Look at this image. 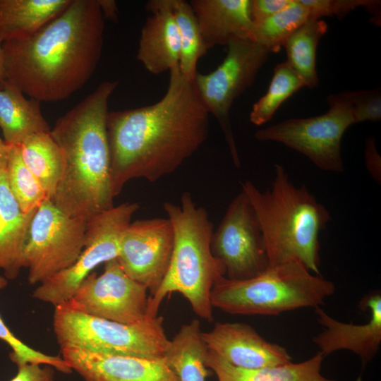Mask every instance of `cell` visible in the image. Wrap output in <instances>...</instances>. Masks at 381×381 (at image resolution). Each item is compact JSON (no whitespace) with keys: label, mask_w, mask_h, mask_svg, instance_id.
Wrapping results in <instances>:
<instances>
[{"label":"cell","mask_w":381,"mask_h":381,"mask_svg":"<svg viewBox=\"0 0 381 381\" xmlns=\"http://www.w3.org/2000/svg\"><path fill=\"white\" fill-rule=\"evenodd\" d=\"M103 18L116 22L118 20V7L114 0H97Z\"/></svg>","instance_id":"cell-37"},{"label":"cell","mask_w":381,"mask_h":381,"mask_svg":"<svg viewBox=\"0 0 381 381\" xmlns=\"http://www.w3.org/2000/svg\"><path fill=\"white\" fill-rule=\"evenodd\" d=\"M329 110L324 114L303 119H290L258 130L260 141H276L303 154L319 169L342 172L341 140L354 121L345 99L329 95Z\"/></svg>","instance_id":"cell-10"},{"label":"cell","mask_w":381,"mask_h":381,"mask_svg":"<svg viewBox=\"0 0 381 381\" xmlns=\"http://www.w3.org/2000/svg\"><path fill=\"white\" fill-rule=\"evenodd\" d=\"M292 0H250V16L253 23L262 21L282 11Z\"/></svg>","instance_id":"cell-35"},{"label":"cell","mask_w":381,"mask_h":381,"mask_svg":"<svg viewBox=\"0 0 381 381\" xmlns=\"http://www.w3.org/2000/svg\"><path fill=\"white\" fill-rule=\"evenodd\" d=\"M18 145L24 163L52 199L64 169L61 148L50 132L32 135Z\"/></svg>","instance_id":"cell-25"},{"label":"cell","mask_w":381,"mask_h":381,"mask_svg":"<svg viewBox=\"0 0 381 381\" xmlns=\"http://www.w3.org/2000/svg\"><path fill=\"white\" fill-rule=\"evenodd\" d=\"M8 151V145L0 138V167H4L6 164Z\"/></svg>","instance_id":"cell-38"},{"label":"cell","mask_w":381,"mask_h":381,"mask_svg":"<svg viewBox=\"0 0 381 381\" xmlns=\"http://www.w3.org/2000/svg\"><path fill=\"white\" fill-rule=\"evenodd\" d=\"M201 334L200 322L194 319L169 340L164 358L178 381H205L207 348Z\"/></svg>","instance_id":"cell-24"},{"label":"cell","mask_w":381,"mask_h":381,"mask_svg":"<svg viewBox=\"0 0 381 381\" xmlns=\"http://www.w3.org/2000/svg\"><path fill=\"white\" fill-rule=\"evenodd\" d=\"M118 85L103 81L50 130L64 158L51 200L70 217L88 220L114 206L107 121L109 99Z\"/></svg>","instance_id":"cell-3"},{"label":"cell","mask_w":381,"mask_h":381,"mask_svg":"<svg viewBox=\"0 0 381 381\" xmlns=\"http://www.w3.org/2000/svg\"><path fill=\"white\" fill-rule=\"evenodd\" d=\"M6 80L4 52L2 44H0V88L4 86Z\"/></svg>","instance_id":"cell-39"},{"label":"cell","mask_w":381,"mask_h":381,"mask_svg":"<svg viewBox=\"0 0 381 381\" xmlns=\"http://www.w3.org/2000/svg\"><path fill=\"white\" fill-rule=\"evenodd\" d=\"M147 288L130 278L117 259L104 263L97 276L90 274L69 301L92 316L123 324H136L146 319Z\"/></svg>","instance_id":"cell-13"},{"label":"cell","mask_w":381,"mask_h":381,"mask_svg":"<svg viewBox=\"0 0 381 381\" xmlns=\"http://www.w3.org/2000/svg\"><path fill=\"white\" fill-rule=\"evenodd\" d=\"M72 0H0V44L34 35Z\"/></svg>","instance_id":"cell-23"},{"label":"cell","mask_w":381,"mask_h":381,"mask_svg":"<svg viewBox=\"0 0 381 381\" xmlns=\"http://www.w3.org/2000/svg\"><path fill=\"white\" fill-rule=\"evenodd\" d=\"M139 207L124 202L87 220L85 246L75 263L40 283L32 297L54 307L71 299L96 267L118 258L122 234Z\"/></svg>","instance_id":"cell-8"},{"label":"cell","mask_w":381,"mask_h":381,"mask_svg":"<svg viewBox=\"0 0 381 381\" xmlns=\"http://www.w3.org/2000/svg\"><path fill=\"white\" fill-rule=\"evenodd\" d=\"M241 187L259 220L269 267L297 260L320 275L319 234L331 219L327 208L305 185L296 187L279 164L271 189L262 192L248 180Z\"/></svg>","instance_id":"cell-4"},{"label":"cell","mask_w":381,"mask_h":381,"mask_svg":"<svg viewBox=\"0 0 381 381\" xmlns=\"http://www.w3.org/2000/svg\"><path fill=\"white\" fill-rule=\"evenodd\" d=\"M360 306L370 311L369 320L362 325L339 321L320 306L314 308L323 329L313 341L324 357L339 350L351 351L360 358L364 368L375 356L381 344V294L365 296Z\"/></svg>","instance_id":"cell-17"},{"label":"cell","mask_w":381,"mask_h":381,"mask_svg":"<svg viewBox=\"0 0 381 381\" xmlns=\"http://www.w3.org/2000/svg\"><path fill=\"white\" fill-rule=\"evenodd\" d=\"M334 291L332 282L311 274L301 262L293 260L269 267L248 279L222 277L212 288L210 301L212 308L230 314L277 315L319 307Z\"/></svg>","instance_id":"cell-6"},{"label":"cell","mask_w":381,"mask_h":381,"mask_svg":"<svg viewBox=\"0 0 381 381\" xmlns=\"http://www.w3.org/2000/svg\"><path fill=\"white\" fill-rule=\"evenodd\" d=\"M324 358L318 351L300 363L248 369L229 363L207 349L205 364L215 373L217 381H337L321 374Z\"/></svg>","instance_id":"cell-21"},{"label":"cell","mask_w":381,"mask_h":381,"mask_svg":"<svg viewBox=\"0 0 381 381\" xmlns=\"http://www.w3.org/2000/svg\"><path fill=\"white\" fill-rule=\"evenodd\" d=\"M201 336L209 350L238 368L256 369L291 362L286 348L267 341L245 323L217 322Z\"/></svg>","instance_id":"cell-15"},{"label":"cell","mask_w":381,"mask_h":381,"mask_svg":"<svg viewBox=\"0 0 381 381\" xmlns=\"http://www.w3.org/2000/svg\"><path fill=\"white\" fill-rule=\"evenodd\" d=\"M6 285V278L0 275V289H4ZM0 339L5 341L11 348L10 358L17 366L25 363L48 365L65 374H70L73 372L70 365L62 356H51L42 353L30 347L16 337L6 325L1 316Z\"/></svg>","instance_id":"cell-31"},{"label":"cell","mask_w":381,"mask_h":381,"mask_svg":"<svg viewBox=\"0 0 381 381\" xmlns=\"http://www.w3.org/2000/svg\"><path fill=\"white\" fill-rule=\"evenodd\" d=\"M340 94L351 109L354 123L380 120L381 93L380 89L349 91Z\"/></svg>","instance_id":"cell-33"},{"label":"cell","mask_w":381,"mask_h":381,"mask_svg":"<svg viewBox=\"0 0 381 381\" xmlns=\"http://www.w3.org/2000/svg\"><path fill=\"white\" fill-rule=\"evenodd\" d=\"M62 358L85 381H178L164 357L140 358L61 348Z\"/></svg>","instance_id":"cell-16"},{"label":"cell","mask_w":381,"mask_h":381,"mask_svg":"<svg viewBox=\"0 0 381 381\" xmlns=\"http://www.w3.org/2000/svg\"><path fill=\"white\" fill-rule=\"evenodd\" d=\"M36 210H21L8 186L6 166L0 167V269L6 279H16L25 267L24 247Z\"/></svg>","instance_id":"cell-20"},{"label":"cell","mask_w":381,"mask_h":381,"mask_svg":"<svg viewBox=\"0 0 381 381\" xmlns=\"http://www.w3.org/2000/svg\"><path fill=\"white\" fill-rule=\"evenodd\" d=\"M327 24L320 19L310 18L284 43L286 61L301 78L304 87H316V50L320 38L327 32Z\"/></svg>","instance_id":"cell-26"},{"label":"cell","mask_w":381,"mask_h":381,"mask_svg":"<svg viewBox=\"0 0 381 381\" xmlns=\"http://www.w3.org/2000/svg\"><path fill=\"white\" fill-rule=\"evenodd\" d=\"M0 128L6 145H20L28 137L50 132L40 102L27 99L14 85L5 82L0 88Z\"/></svg>","instance_id":"cell-22"},{"label":"cell","mask_w":381,"mask_h":381,"mask_svg":"<svg viewBox=\"0 0 381 381\" xmlns=\"http://www.w3.org/2000/svg\"><path fill=\"white\" fill-rule=\"evenodd\" d=\"M104 31L97 0H72L32 36L2 44L6 81L40 102L67 99L95 71Z\"/></svg>","instance_id":"cell-2"},{"label":"cell","mask_w":381,"mask_h":381,"mask_svg":"<svg viewBox=\"0 0 381 381\" xmlns=\"http://www.w3.org/2000/svg\"><path fill=\"white\" fill-rule=\"evenodd\" d=\"M310 18L309 11L301 0H292L278 13L253 23L250 40L262 45L270 53L278 52L286 40Z\"/></svg>","instance_id":"cell-28"},{"label":"cell","mask_w":381,"mask_h":381,"mask_svg":"<svg viewBox=\"0 0 381 381\" xmlns=\"http://www.w3.org/2000/svg\"><path fill=\"white\" fill-rule=\"evenodd\" d=\"M211 249L223 263L229 279H248L269 267L259 220L243 190L230 202L213 231Z\"/></svg>","instance_id":"cell-12"},{"label":"cell","mask_w":381,"mask_h":381,"mask_svg":"<svg viewBox=\"0 0 381 381\" xmlns=\"http://www.w3.org/2000/svg\"><path fill=\"white\" fill-rule=\"evenodd\" d=\"M223 61L207 74L197 73L193 83L209 114L217 119L236 167H240L229 110L234 99L249 87L270 52L248 39L237 38L228 42Z\"/></svg>","instance_id":"cell-9"},{"label":"cell","mask_w":381,"mask_h":381,"mask_svg":"<svg viewBox=\"0 0 381 381\" xmlns=\"http://www.w3.org/2000/svg\"><path fill=\"white\" fill-rule=\"evenodd\" d=\"M54 375L51 365L25 363L18 365L16 375L9 381H55Z\"/></svg>","instance_id":"cell-34"},{"label":"cell","mask_w":381,"mask_h":381,"mask_svg":"<svg viewBox=\"0 0 381 381\" xmlns=\"http://www.w3.org/2000/svg\"><path fill=\"white\" fill-rule=\"evenodd\" d=\"M86 223L62 212L49 198L41 203L30 222L23 252L30 284H40L75 263L85 246Z\"/></svg>","instance_id":"cell-11"},{"label":"cell","mask_w":381,"mask_h":381,"mask_svg":"<svg viewBox=\"0 0 381 381\" xmlns=\"http://www.w3.org/2000/svg\"><path fill=\"white\" fill-rule=\"evenodd\" d=\"M303 87L301 78L286 61L277 65L267 92L253 105L250 122L256 126L268 122L282 103Z\"/></svg>","instance_id":"cell-30"},{"label":"cell","mask_w":381,"mask_h":381,"mask_svg":"<svg viewBox=\"0 0 381 381\" xmlns=\"http://www.w3.org/2000/svg\"><path fill=\"white\" fill-rule=\"evenodd\" d=\"M151 13L142 28L137 59L154 75L170 71L181 58L179 34L167 0H151L145 5Z\"/></svg>","instance_id":"cell-18"},{"label":"cell","mask_w":381,"mask_h":381,"mask_svg":"<svg viewBox=\"0 0 381 381\" xmlns=\"http://www.w3.org/2000/svg\"><path fill=\"white\" fill-rule=\"evenodd\" d=\"M189 3L207 49L226 45L234 39H250V0H192Z\"/></svg>","instance_id":"cell-19"},{"label":"cell","mask_w":381,"mask_h":381,"mask_svg":"<svg viewBox=\"0 0 381 381\" xmlns=\"http://www.w3.org/2000/svg\"><path fill=\"white\" fill-rule=\"evenodd\" d=\"M163 207L173 227L174 248L164 279L157 291L148 296L146 318L157 317L164 298L179 292L197 315L211 322V290L226 274L223 263L212 252L213 224L207 210L196 206L188 191L181 195V205L166 202Z\"/></svg>","instance_id":"cell-5"},{"label":"cell","mask_w":381,"mask_h":381,"mask_svg":"<svg viewBox=\"0 0 381 381\" xmlns=\"http://www.w3.org/2000/svg\"><path fill=\"white\" fill-rule=\"evenodd\" d=\"M365 162L368 171L379 184L381 183V158L376 148L375 140L370 136L366 139Z\"/></svg>","instance_id":"cell-36"},{"label":"cell","mask_w":381,"mask_h":381,"mask_svg":"<svg viewBox=\"0 0 381 381\" xmlns=\"http://www.w3.org/2000/svg\"><path fill=\"white\" fill-rule=\"evenodd\" d=\"M174 240L171 222L162 217L131 222L122 234L116 259L124 272L145 286L150 296L167 274Z\"/></svg>","instance_id":"cell-14"},{"label":"cell","mask_w":381,"mask_h":381,"mask_svg":"<svg viewBox=\"0 0 381 381\" xmlns=\"http://www.w3.org/2000/svg\"><path fill=\"white\" fill-rule=\"evenodd\" d=\"M8 186L21 210L28 213L49 198L46 191L24 163L18 145H8L6 164Z\"/></svg>","instance_id":"cell-29"},{"label":"cell","mask_w":381,"mask_h":381,"mask_svg":"<svg viewBox=\"0 0 381 381\" xmlns=\"http://www.w3.org/2000/svg\"><path fill=\"white\" fill-rule=\"evenodd\" d=\"M167 4L179 34L181 43L179 68L186 78L193 80L198 73V61L206 54L208 49L190 3L184 0H167Z\"/></svg>","instance_id":"cell-27"},{"label":"cell","mask_w":381,"mask_h":381,"mask_svg":"<svg viewBox=\"0 0 381 381\" xmlns=\"http://www.w3.org/2000/svg\"><path fill=\"white\" fill-rule=\"evenodd\" d=\"M308 8L310 18L336 16L341 19L357 7L363 6L378 18L380 1L375 0H301Z\"/></svg>","instance_id":"cell-32"},{"label":"cell","mask_w":381,"mask_h":381,"mask_svg":"<svg viewBox=\"0 0 381 381\" xmlns=\"http://www.w3.org/2000/svg\"><path fill=\"white\" fill-rule=\"evenodd\" d=\"M210 114L179 65L164 95L142 107L109 111L110 173L115 198L135 179L155 182L174 172L205 142Z\"/></svg>","instance_id":"cell-1"},{"label":"cell","mask_w":381,"mask_h":381,"mask_svg":"<svg viewBox=\"0 0 381 381\" xmlns=\"http://www.w3.org/2000/svg\"><path fill=\"white\" fill-rule=\"evenodd\" d=\"M54 332L61 348L140 358L164 357L169 339L163 318L123 324L87 314L69 301L54 307Z\"/></svg>","instance_id":"cell-7"}]
</instances>
